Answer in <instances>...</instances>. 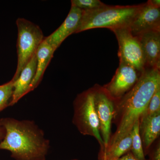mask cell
Segmentation results:
<instances>
[{
  "mask_svg": "<svg viewBox=\"0 0 160 160\" xmlns=\"http://www.w3.org/2000/svg\"><path fill=\"white\" fill-rule=\"evenodd\" d=\"M147 2L150 6H153V7L160 8V1L159 0H149Z\"/></svg>",
  "mask_w": 160,
  "mask_h": 160,
  "instance_id": "22",
  "label": "cell"
},
{
  "mask_svg": "<svg viewBox=\"0 0 160 160\" xmlns=\"http://www.w3.org/2000/svg\"><path fill=\"white\" fill-rule=\"evenodd\" d=\"M15 81L12 78L8 82L0 86V111L9 106L13 94Z\"/></svg>",
  "mask_w": 160,
  "mask_h": 160,
  "instance_id": "17",
  "label": "cell"
},
{
  "mask_svg": "<svg viewBox=\"0 0 160 160\" xmlns=\"http://www.w3.org/2000/svg\"><path fill=\"white\" fill-rule=\"evenodd\" d=\"M18 28V65L12 78L17 79L21 72L36 54L39 46L44 39L42 29L30 21L19 18L16 21Z\"/></svg>",
  "mask_w": 160,
  "mask_h": 160,
  "instance_id": "5",
  "label": "cell"
},
{
  "mask_svg": "<svg viewBox=\"0 0 160 160\" xmlns=\"http://www.w3.org/2000/svg\"><path fill=\"white\" fill-rule=\"evenodd\" d=\"M92 88L95 108L99 123L100 134L104 144V149L100 150H103L107 147L111 136L115 101L103 86L96 84Z\"/></svg>",
  "mask_w": 160,
  "mask_h": 160,
  "instance_id": "7",
  "label": "cell"
},
{
  "mask_svg": "<svg viewBox=\"0 0 160 160\" xmlns=\"http://www.w3.org/2000/svg\"><path fill=\"white\" fill-rule=\"evenodd\" d=\"M5 135V130L2 126H0V142L4 138Z\"/></svg>",
  "mask_w": 160,
  "mask_h": 160,
  "instance_id": "23",
  "label": "cell"
},
{
  "mask_svg": "<svg viewBox=\"0 0 160 160\" xmlns=\"http://www.w3.org/2000/svg\"><path fill=\"white\" fill-rule=\"evenodd\" d=\"M132 144L131 132L110 148L100 151L99 160H118L130 151Z\"/></svg>",
  "mask_w": 160,
  "mask_h": 160,
  "instance_id": "15",
  "label": "cell"
},
{
  "mask_svg": "<svg viewBox=\"0 0 160 160\" xmlns=\"http://www.w3.org/2000/svg\"><path fill=\"white\" fill-rule=\"evenodd\" d=\"M78 160L77 159H73V160Z\"/></svg>",
  "mask_w": 160,
  "mask_h": 160,
  "instance_id": "24",
  "label": "cell"
},
{
  "mask_svg": "<svg viewBox=\"0 0 160 160\" xmlns=\"http://www.w3.org/2000/svg\"><path fill=\"white\" fill-rule=\"evenodd\" d=\"M82 14L83 10L71 6L69 14L62 24L50 35L44 38V40L56 51L66 38L72 33H76Z\"/></svg>",
  "mask_w": 160,
  "mask_h": 160,
  "instance_id": "10",
  "label": "cell"
},
{
  "mask_svg": "<svg viewBox=\"0 0 160 160\" xmlns=\"http://www.w3.org/2000/svg\"><path fill=\"white\" fill-rule=\"evenodd\" d=\"M142 4L134 6L106 5L92 10H83L79 26L76 33L89 29L105 28L112 31L129 27Z\"/></svg>",
  "mask_w": 160,
  "mask_h": 160,
  "instance_id": "3",
  "label": "cell"
},
{
  "mask_svg": "<svg viewBox=\"0 0 160 160\" xmlns=\"http://www.w3.org/2000/svg\"><path fill=\"white\" fill-rule=\"evenodd\" d=\"M55 50L44 39L38 48L36 56L37 69L35 75L29 89V92L37 88L42 79L46 68L53 57Z\"/></svg>",
  "mask_w": 160,
  "mask_h": 160,
  "instance_id": "14",
  "label": "cell"
},
{
  "mask_svg": "<svg viewBox=\"0 0 160 160\" xmlns=\"http://www.w3.org/2000/svg\"><path fill=\"white\" fill-rule=\"evenodd\" d=\"M112 31L118 43L120 62L126 63L142 72L146 67L142 50L137 37L132 34L129 27Z\"/></svg>",
  "mask_w": 160,
  "mask_h": 160,
  "instance_id": "6",
  "label": "cell"
},
{
  "mask_svg": "<svg viewBox=\"0 0 160 160\" xmlns=\"http://www.w3.org/2000/svg\"><path fill=\"white\" fill-rule=\"evenodd\" d=\"M139 120L136 122L132 129V144L130 152L138 159L146 160L142 143L139 133Z\"/></svg>",
  "mask_w": 160,
  "mask_h": 160,
  "instance_id": "16",
  "label": "cell"
},
{
  "mask_svg": "<svg viewBox=\"0 0 160 160\" xmlns=\"http://www.w3.org/2000/svg\"><path fill=\"white\" fill-rule=\"evenodd\" d=\"M145 60V67L160 69V30H152L137 36Z\"/></svg>",
  "mask_w": 160,
  "mask_h": 160,
  "instance_id": "11",
  "label": "cell"
},
{
  "mask_svg": "<svg viewBox=\"0 0 160 160\" xmlns=\"http://www.w3.org/2000/svg\"><path fill=\"white\" fill-rule=\"evenodd\" d=\"M129 28L132 34L136 37L147 32L160 30V8L147 2L142 4Z\"/></svg>",
  "mask_w": 160,
  "mask_h": 160,
  "instance_id": "9",
  "label": "cell"
},
{
  "mask_svg": "<svg viewBox=\"0 0 160 160\" xmlns=\"http://www.w3.org/2000/svg\"><path fill=\"white\" fill-rule=\"evenodd\" d=\"M0 126L5 130L0 150L10 152L15 160H46L50 142L34 121L2 118Z\"/></svg>",
  "mask_w": 160,
  "mask_h": 160,
  "instance_id": "2",
  "label": "cell"
},
{
  "mask_svg": "<svg viewBox=\"0 0 160 160\" xmlns=\"http://www.w3.org/2000/svg\"><path fill=\"white\" fill-rule=\"evenodd\" d=\"M37 69L36 54L21 72L18 78L15 81L13 92L9 106H13L23 97L29 92V87L35 75Z\"/></svg>",
  "mask_w": 160,
  "mask_h": 160,
  "instance_id": "12",
  "label": "cell"
},
{
  "mask_svg": "<svg viewBox=\"0 0 160 160\" xmlns=\"http://www.w3.org/2000/svg\"><path fill=\"white\" fill-rule=\"evenodd\" d=\"M71 6H75L83 10H92L105 6L99 0H72Z\"/></svg>",
  "mask_w": 160,
  "mask_h": 160,
  "instance_id": "19",
  "label": "cell"
},
{
  "mask_svg": "<svg viewBox=\"0 0 160 160\" xmlns=\"http://www.w3.org/2000/svg\"><path fill=\"white\" fill-rule=\"evenodd\" d=\"M118 160H141L138 159L135 157L134 156L132 155V153H131V152H129L128 153L124 155L121 158H120Z\"/></svg>",
  "mask_w": 160,
  "mask_h": 160,
  "instance_id": "21",
  "label": "cell"
},
{
  "mask_svg": "<svg viewBox=\"0 0 160 160\" xmlns=\"http://www.w3.org/2000/svg\"><path fill=\"white\" fill-rule=\"evenodd\" d=\"M139 128L143 150L145 153L159 136L160 112L149 116L141 117Z\"/></svg>",
  "mask_w": 160,
  "mask_h": 160,
  "instance_id": "13",
  "label": "cell"
},
{
  "mask_svg": "<svg viewBox=\"0 0 160 160\" xmlns=\"http://www.w3.org/2000/svg\"><path fill=\"white\" fill-rule=\"evenodd\" d=\"M160 86V69L146 68L135 85L115 101L112 124L116 126V129L111 135L107 147L103 150L110 148L131 132L135 123L139 120Z\"/></svg>",
  "mask_w": 160,
  "mask_h": 160,
  "instance_id": "1",
  "label": "cell"
},
{
  "mask_svg": "<svg viewBox=\"0 0 160 160\" xmlns=\"http://www.w3.org/2000/svg\"><path fill=\"white\" fill-rule=\"evenodd\" d=\"M159 112H160V86L156 90L142 116H149Z\"/></svg>",
  "mask_w": 160,
  "mask_h": 160,
  "instance_id": "18",
  "label": "cell"
},
{
  "mask_svg": "<svg viewBox=\"0 0 160 160\" xmlns=\"http://www.w3.org/2000/svg\"><path fill=\"white\" fill-rule=\"evenodd\" d=\"M151 160H160V144L159 141L151 153Z\"/></svg>",
  "mask_w": 160,
  "mask_h": 160,
  "instance_id": "20",
  "label": "cell"
},
{
  "mask_svg": "<svg viewBox=\"0 0 160 160\" xmlns=\"http://www.w3.org/2000/svg\"><path fill=\"white\" fill-rule=\"evenodd\" d=\"M73 125L81 134L95 138L99 144L100 150H102L104 144L100 134L92 87L78 95L73 101Z\"/></svg>",
  "mask_w": 160,
  "mask_h": 160,
  "instance_id": "4",
  "label": "cell"
},
{
  "mask_svg": "<svg viewBox=\"0 0 160 160\" xmlns=\"http://www.w3.org/2000/svg\"><path fill=\"white\" fill-rule=\"evenodd\" d=\"M141 73L132 66L120 62L118 68L111 81L103 87L111 97L117 101L135 85Z\"/></svg>",
  "mask_w": 160,
  "mask_h": 160,
  "instance_id": "8",
  "label": "cell"
}]
</instances>
